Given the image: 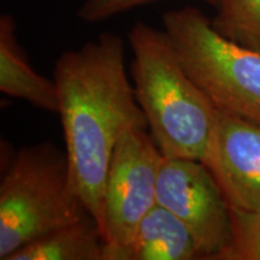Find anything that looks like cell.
<instances>
[{
	"mask_svg": "<svg viewBox=\"0 0 260 260\" xmlns=\"http://www.w3.org/2000/svg\"><path fill=\"white\" fill-rule=\"evenodd\" d=\"M124 53V40L105 31L79 50L61 53L53 69L75 190L102 232L106 177L116 146L130 130H148L126 75Z\"/></svg>",
	"mask_w": 260,
	"mask_h": 260,
	"instance_id": "obj_1",
	"label": "cell"
},
{
	"mask_svg": "<svg viewBox=\"0 0 260 260\" xmlns=\"http://www.w3.org/2000/svg\"><path fill=\"white\" fill-rule=\"evenodd\" d=\"M128 39L136 100L162 157L203 161L217 107L188 75L167 31L136 22Z\"/></svg>",
	"mask_w": 260,
	"mask_h": 260,
	"instance_id": "obj_2",
	"label": "cell"
},
{
	"mask_svg": "<svg viewBox=\"0 0 260 260\" xmlns=\"http://www.w3.org/2000/svg\"><path fill=\"white\" fill-rule=\"evenodd\" d=\"M90 214L75 190L67 151L51 144L25 146L0 181V259L46 234Z\"/></svg>",
	"mask_w": 260,
	"mask_h": 260,
	"instance_id": "obj_3",
	"label": "cell"
},
{
	"mask_svg": "<svg viewBox=\"0 0 260 260\" xmlns=\"http://www.w3.org/2000/svg\"><path fill=\"white\" fill-rule=\"evenodd\" d=\"M188 75L219 110L260 123V53L228 40L193 6L162 15Z\"/></svg>",
	"mask_w": 260,
	"mask_h": 260,
	"instance_id": "obj_4",
	"label": "cell"
},
{
	"mask_svg": "<svg viewBox=\"0 0 260 260\" xmlns=\"http://www.w3.org/2000/svg\"><path fill=\"white\" fill-rule=\"evenodd\" d=\"M162 159L147 129L130 130L116 146L104 193L105 260L130 259L136 230L157 204Z\"/></svg>",
	"mask_w": 260,
	"mask_h": 260,
	"instance_id": "obj_5",
	"label": "cell"
},
{
	"mask_svg": "<svg viewBox=\"0 0 260 260\" xmlns=\"http://www.w3.org/2000/svg\"><path fill=\"white\" fill-rule=\"evenodd\" d=\"M157 204L186 225L200 259L218 260L233 236L232 209L201 160L164 158L157 182Z\"/></svg>",
	"mask_w": 260,
	"mask_h": 260,
	"instance_id": "obj_6",
	"label": "cell"
},
{
	"mask_svg": "<svg viewBox=\"0 0 260 260\" xmlns=\"http://www.w3.org/2000/svg\"><path fill=\"white\" fill-rule=\"evenodd\" d=\"M203 162L216 178L230 209L260 210V123L217 109Z\"/></svg>",
	"mask_w": 260,
	"mask_h": 260,
	"instance_id": "obj_7",
	"label": "cell"
},
{
	"mask_svg": "<svg viewBox=\"0 0 260 260\" xmlns=\"http://www.w3.org/2000/svg\"><path fill=\"white\" fill-rule=\"evenodd\" d=\"M0 92L44 111L59 112L56 82L32 69L18 44L14 18L8 14L0 17Z\"/></svg>",
	"mask_w": 260,
	"mask_h": 260,
	"instance_id": "obj_8",
	"label": "cell"
},
{
	"mask_svg": "<svg viewBox=\"0 0 260 260\" xmlns=\"http://www.w3.org/2000/svg\"><path fill=\"white\" fill-rule=\"evenodd\" d=\"M199 249L189 229L155 204L136 230L129 260H195Z\"/></svg>",
	"mask_w": 260,
	"mask_h": 260,
	"instance_id": "obj_9",
	"label": "cell"
},
{
	"mask_svg": "<svg viewBox=\"0 0 260 260\" xmlns=\"http://www.w3.org/2000/svg\"><path fill=\"white\" fill-rule=\"evenodd\" d=\"M9 260H105V242L92 214L46 234Z\"/></svg>",
	"mask_w": 260,
	"mask_h": 260,
	"instance_id": "obj_10",
	"label": "cell"
},
{
	"mask_svg": "<svg viewBox=\"0 0 260 260\" xmlns=\"http://www.w3.org/2000/svg\"><path fill=\"white\" fill-rule=\"evenodd\" d=\"M214 30L228 40L260 53V0H216Z\"/></svg>",
	"mask_w": 260,
	"mask_h": 260,
	"instance_id": "obj_11",
	"label": "cell"
},
{
	"mask_svg": "<svg viewBox=\"0 0 260 260\" xmlns=\"http://www.w3.org/2000/svg\"><path fill=\"white\" fill-rule=\"evenodd\" d=\"M233 236L218 260H260V210H232Z\"/></svg>",
	"mask_w": 260,
	"mask_h": 260,
	"instance_id": "obj_12",
	"label": "cell"
},
{
	"mask_svg": "<svg viewBox=\"0 0 260 260\" xmlns=\"http://www.w3.org/2000/svg\"><path fill=\"white\" fill-rule=\"evenodd\" d=\"M161 0H84L77 11V16L87 23H98L106 21L129 10ZM211 6L216 5V0H201Z\"/></svg>",
	"mask_w": 260,
	"mask_h": 260,
	"instance_id": "obj_13",
	"label": "cell"
}]
</instances>
